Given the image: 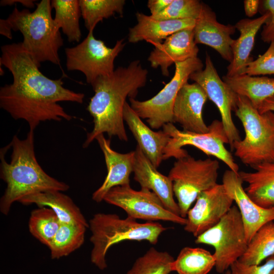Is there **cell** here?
<instances>
[{"mask_svg": "<svg viewBox=\"0 0 274 274\" xmlns=\"http://www.w3.org/2000/svg\"><path fill=\"white\" fill-rule=\"evenodd\" d=\"M0 65L11 73L13 82L0 88V107L15 120L23 119L35 130L41 122L70 121L58 102L82 104L85 95L65 88L61 78L52 79L44 75L22 42L1 47Z\"/></svg>", "mask_w": 274, "mask_h": 274, "instance_id": "1", "label": "cell"}, {"mask_svg": "<svg viewBox=\"0 0 274 274\" xmlns=\"http://www.w3.org/2000/svg\"><path fill=\"white\" fill-rule=\"evenodd\" d=\"M147 75L148 71L136 60L127 66L118 67L110 76L98 78L91 85L94 94L86 109L93 117L94 126L87 133L84 148L104 133L110 138L116 136L121 141H128L123 119L126 99L135 98L139 89L146 85Z\"/></svg>", "mask_w": 274, "mask_h": 274, "instance_id": "2", "label": "cell"}, {"mask_svg": "<svg viewBox=\"0 0 274 274\" xmlns=\"http://www.w3.org/2000/svg\"><path fill=\"white\" fill-rule=\"evenodd\" d=\"M34 130L20 140L15 135L10 142L12 152L10 163L1 150L0 177L6 183L0 200V211L7 215L12 204L33 194L48 191H66L70 186L48 175L38 163L35 151Z\"/></svg>", "mask_w": 274, "mask_h": 274, "instance_id": "3", "label": "cell"}, {"mask_svg": "<svg viewBox=\"0 0 274 274\" xmlns=\"http://www.w3.org/2000/svg\"><path fill=\"white\" fill-rule=\"evenodd\" d=\"M52 9L50 0L37 3L33 12L19 10L15 5L7 19H0L1 35L11 40L12 30L20 31L24 49L39 66L45 61L60 66L58 51L63 40L52 17Z\"/></svg>", "mask_w": 274, "mask_h": 274, "instance_id": "4", "label": "cell"}, {"mask_svg": "<svg viewBox=\"0 0 274 274\" xmlns=\"http://www.w3.org/2000/svg\"><path fill=\"white\" fill-rule=\"evenodd\" d=\"M90 238L93 244L90 260L98 269L107 267L106 256L114 245L125 241H143L155 245L167 228L155 222L139 223L127 216L120 218L115 214L97 213L90 220Z\"/></svg>", "mask_w": 274, "mask_h": 274, "instance_id": "5", "label": "cell"}, {"mask_svg": "<svg viewBox=\"0 0 274 274\" xmlns=\"http://www.w3.org/2000/svg\"><path fill=\"white\" fill-rule=\"evenodd\" d=\"M235 113L245 135L234 143V155L252 168L263 163L274 162V112L260 114L248 98L238 95Z\"/></svg>", "mask_w": 274, "mask_h": 274, "instance_id": "6", "label": "cell"}, {"mask_svg": "<svg viewBox=\"0 0 274 274\" xmlns=\"http://www.w3.org/2000/svg\"><path fill=\"white\" fill-rule=\"evenodd\" d=\"M219 167L217 159H196L189 154L175 162L168 177L173 182L181 217L186 218L192 204L201 192L218 184Z\"/></svg>", "mask_w": 274, "mask_h": 274, "instance_id": "7", "label": "cell"}, {"mask_svg": "<svg viewBox=\"0 0 274 274\" xmlns=\"http://www.w3.org/2000/svg\"><path fill=\"white\" fill-rule=\"evenodd\" d=\"M195 242L212 246L217 272L223 273L246 250L248 242L239 211L232 206L215 226L198 236Z\"/></svg>", "mask_w": 274, "mask_h": 274, "instance_id": "8", "label": "cell"}, {"mask_svg": "<svg viewBox=\"0 0 274 274\" xmlns=\"http://www.w3.org/2000/svg\"><path fill=\"white\" fill-rule=\"evenodd\" d=\"M163 130L167 133L170 139L164 151V160L170 157L177 159L188 155L182 148L192 146L208 155H211L223 162L229 169L238 174L239 166L235 162L231 153L225 147L229 144L221 121L214 120L209 125L210 130L206 133H195L178 129L172 123L163 126Z\"/></svg>", "mask_w": 274, "mask_h": 274, "instance_id": "9", "label": "cell"}, {"mask_svg": "<svg viewBox=\"0 0 274 274\" xmlns=\"http://www.w3.org/2000/svg\"><path fill=\"white\" fill-rule=\"evenodd\" d=\"M175 64L174 77L156 95L145 101L129 98L131 108L141 119H145L153 129L173 123V109L178 92L188 82L190 75L203 66L198 57Z\"/></svg>", "mask_w": 274, "mask_h": 274, "instance_id": "10", "label": "cell"}, {"mask_svg": "<svg viewBox=\"0 0 274 274\" xmlns=\"http://www.w3.org/2000/svg\"><path fill=\"white\" fill-rule=\"evenodd\" d=\"M93 30L77 45L65 48L66 67L68 71H78L91 85L98 78L111 75L114 71V60L125 46L124 39L118 40L113 48L96 39Z\"/></svg>", "mask_w": 274, "mask_h": 274, "instance_id": "11", "label": "cell"}, {"mask_svg": "<svg viewBox=\"0 0 274 274\" xmlns=\"http://www.w3.org/2000/svg\"><path fill=\"white\" fill-rule=\"evenodd\" d=\"M104 200L123 209L127 216L133 219L154 222L161 220L185 225L187 220L167 210L152 191L141 188L137 191L130 185L112 188Z\"/></svg>", "mask_w": 274, "mask_h": 274, "instance_id": "12", "label": "cell"}, {"mask_svg": "<svg viewBox=\"0 0 274 274\" xmlns=\"http://www.w3.org/2000/svg\"><path fill=\"white\" fill-rule=\"evenodd\" d=\"M189 79L201 87L208 99L218 108L224 130L230 149L233 151L234 143L241 140L231 114L237 109L238 95L220 78L208 53H206L204 68L192 73Z\"/></svg>", "mask_w": 274, "mask_h": 274, "instance_id": "13", "label": "cell"}, {"mask_svg": "<svg viewBox=\"0 0 274 274\" xmlns=\"http://www.w3.org/2000/svg\"><path fill=\"white\" fill-rule=\"evenodd\" d=\"M233 202L222 184L201 192L187 213L184 230L197 237L216 225Z\"/></svg>", "mask_w": 274, "mask_h": 274, "instance_id": "14", "label": "cell"}, {"mask_svg": "<svg viewBox=\"0 0 274 274\" xmlns=\"http://www.w3.org/2000/svg\"><path fill=\"white\" fill-rule=\"evenodd\" d=\"M243 183L238 174L230 169L225 171L222 177V184L236 204L248 244L260 228L266 223L274 221V206L264 208L256 204L244 189Z\"/></svg>", "mask_w": 274, "mask_h": 274, "instance_id": "15", "label": "cell"}, {"mask_svg": "<svg viewBox=\"0 0 274 274\" xmlns=\"http://www.w3.org/2000/svg\"><path fill=\"white\" fill-rule=\"evenodd\" d=\"M208 97L204 90L194 82L184 84L178 92L173 109V123H178L184 130L206 133L209 130L203 119V106Z\"/></svg>", "mask_w": 274, "mask_h": 274, "instance_id": "16", "label": "cell"}, {"mask_svg": "<svg viewBox=\"0 0 274 274\" xmlns=\"http://www.w3.org/2000/svg\"><path fill=\"white\" fill-rule=\"evenodd\" d=\"M236 29L235 25L219 23L215 13L202 2L201 12L193 28L196 44H204L213 48L223 59L230 63L232 59L231 46L234 40L231 36Z\"/></svg>", "mask_w": 274, "mask_h": 274, "instance_id": "17", "label": "cell"}, {"mask_svg": "<svg viewBox=\"0 0 274 274\" xmlns=\"http://www.w3.org/2000/svg\"><path fill=\"white\" fill-rule=\"evenodd\" d=\"M148 61L153 68L160 67L162 75H169L168 68L173 63L197 57L199 49L195 43L193 29H185L168 37L154 46Z\"/></svg>", "mask_w": 274, "mask_h": 274, "instance_id": "18", "label": "cell"}, {"mask_svg": "<svg viewBox=\"0 0 274 274\" xmlns=\"http://www.w3.org/2000/svg\"><path fill=\"white\" fill-rule=\"evenodd\" d=\"M95 140L104 155L107 175L101 185L92 195L96 202L104 200L107 193L113 187L130 185V175L133 172L134 151L120 153L112 149L110 139L100 134Z\"/></svg>", "mask_w": 274, "mask_h": 274, "instance_id": "19", "label": "cell"}, {"mask_svg": "<svg viewBox=\"0 0 274 274\" xmlns=\"http://www.w3.org/2000/svg\"><path fill=\"white\" fill-rule=\"evenodd\" d=\"M134 153V179L141 188L147 189L156 194L167 210L180 216L179 207L174 197L171 180L157 170L138 145Z\"/></svg>", "mask_w": 274, "mask_h": 274, "instance_id": "20", "label": "cell"}, {"mask_svg": "<svg viewBox=\"0 0 274 274\" xmlns=\"http://www.w3.org/2000/svg\"><path fill=\"white\" fill-rule=\"evenodd\" d=\"M123 119L139 147L157 168L164 160V151L170 139L169 135L163 130H152L142 121L127 102L124 107Z\"/></svg>", "mask_w": 274, "mask_h": 274, "instance_id": "21", "label": "cell"}, {"mask_svg": "<svg viewBox=\"0 0 274 274\" xmlns=\"http://www.w3.org/2000/svg\"><path fill=\"white\" fill-rule=\"evenodd\" d=\"M269 17V14L266 13L255 19H242L235 24V27L240 35L231 44L232 59L227 67L226 76L233 77L244 74L248 64L253 60L251 53L256 36Z\"/></svg>", "mask_w": 274, "mask_h": 274, "instance_id": "22", "label": "cell"}, {"mask_svg": "<svg viewBox=\"0 0 274 274\" xmlns=\"http://www.w3.org/2000/svg\"><path fill=\"white\" fill-rule=\"evenodd\" d=\"M138 23L129 30L128 40L131 43L146 41L154 46L161 44L172 34L185 29H193L196 20H159L137 12Z\"/></svg>", "mask_w": 274, "mask_h": 274, "instance_id": "23", "label": "cell"}, {"mask_svg": "<svg viewBox=\"0 0 274 274\" xmlns=\"http://www.w3.org/2000/svg\"><path fill=\"white\" fill-rule=\"evenodd\" d=\"M19 202L36 204L39 208L48 207L57 216L61 224H82L89 227L79 207L68 196L59 191H48L28 195Z\"/></svg>", "mask_w": 274, "mask_h": 274, "instance_id": "24", "label": "cell"}, {"mask_svg": "<svg viewBox=\"0 0 274 274\" xmlns=\"http://www.w3.org/2000/svg\"><path fill=\"white\" fill-rule=\"evenodd\" d=\"M255 171H240L238 174L248 184L245 190L256 204L264 208L274 206V162H266L253 168Z\"/></svg>", "mask_w": 274, "mask_h": 274, "instance_id": "25", "label": "cell"}, {"mask_svg": "<svg viewBox=\"0 0 274 274\" xmlns=\"http://www.w3.org/2000/svg\"><path fill=\"white\" fill-rule=\"evenodd\" d=\"M223 80L237 95L248 98L258 109L267 98L274 95V78L242 74L224 76Z\"/></svg>", "mask_w": 274, "mask_h": 274, "instance_id": "26", "label": "cell"}, {"mask_svg": "<svg viewBox=\"0 0 274 274\" xmlns=\"http://www.w3.org/2000/svg\"><path fill=\"white\" fill-rule=\"evenodd\" d=\"M215 264L214 255L208 250L185 247L174 259L172 267L178 274H208Z\"/></svg>", "mask_w": 274, "mask_h": 274, "instance_id": "27", "label": "cell"}, {"mask_svg": "<svg viewBox=\"0 0 274 274\" xmlns=\"http://www.w3.org/2000/svg\"><path fill=\"white\" fill-rule=\"evenodd\" d=\"M55 10L54 22L67 37L70 42H79L81 38L80 18L81 10L79 0H52Z\"/></svg>", "mask_w": 274, "mask_h": 274, "instance_id": "28", "label": "cell"}, {"mask_svg": "<svg viewBox=\"0 0 274 274\" xmlns=\"http://www.w3.org/2000/svg\"><path fill=\"white\" fill-rule=\"evenodd\" d=\"M274 255V222H269L255 233L238 260L246 265H259Z\"/></svg>", "mask_w": 274, "mask_h": 274, "instance_id": "29", "label": "cell"}, {"mask_svg": "<svg viewBox=\"0 0 274 274\" xmlns=\"http://www.w3.org/2000/svg\"><path fill=\"white\" fill-rule=\"evenodd\" d=\"M86 228L82 224H61L48 247L51 258L59 259L79 249L84 244Z\"/></svg>", "mask_w": 274, "mask_h": 274, "instance_id": "30", "label": "cell"}, {"mask_svg": "<svg viewBox=\"0 0 274 274\" xmlns=\"http://www.w3.org/2000/svg\"><path fill=\"white\" fill-rule=\"evenodd\" d=\"M81 16L88 31L93 30L103 19L116 13L122 15L124 0H79Z\"/></svg>", "mask_w": 274, "mask_h": 274, "instance_id": "31", "label": "cell"}, {"mask_svg": "<svg viewBox=\"0 0 274 274\" xmlns=\"http://www.w3.org/2000/svg\"><path fill=\"white\" fill-rule=\"evenodd\" d=\"M60 225L57 216L51 209L41 207L31 211L28 228L33 236L49 247Z\"/></svg>", "mask_w": 274, "mask_h": 274, "instance_id": "32", "label": "cell"}, {"mask_svg": "<svg viewBox=\"0 0 274 274\" xmlns=\"http://www.w3.org/2000/svg\"><path fill=\"white\" fill-rule=\"evenodd\" d=\"M173 257L167 252L150 248L138 258L126 274H169Z\"/></svg>", "mask_w": 274, "mask_h": 274, "instance_id": "33", "label": "cell"}, {"mask_svg": "<svg viewBox=\"0 0 274 274\" xmlns=\"http://www.w3.org/2000/svg\"><path fill=\"white\" fill-rule=\"evenodd\" d=\"M202 2L197 0H173L159 14L152 16L159 20H196L200 13Z\"/></svg>", "mask_w": 274, "mask_h": 274, "instance_id": "34", "label": "cell"}, {"mask_svg": "<svg viewBox=\"0 0 274 274\" xmlns=\"http://www.w3.org/2000/svg\"><path fill=\"white\" fill-rule=\"evenodd\" d=\"M244 74L252 76L274 74V41L263 54L248 64Z\"/></svg>", "mask_w": 274, "mask_h": 274, "instance_id": "35", "label": "cell"}, {"mask_svg": "<svg viewBox=\"0 0 274 274\" xmlns=\"http://www.w3.org/2000/svg\"><path fill=\"white\" fill-rule=\"evenodd\" d=\"M274 269V255L262 265H246L238 260L230 266L231 274H270Z\"/></svg>", "mask_w": 274, "mask_h": 274, "instance_id": "36", "label": "cell"}, {"mask_svg": "<svg viewBox=\"0 0 274 274\" xmlns=\"http://www.w3.org/2000/svg\"><path fill=\"white\" fill-rule=\"evenodd\" d=\"M259 11L261 15L268 13L269 17L263 26L261 40L265 43L274 41V0L260 1Z\"/></svg>", "mask_w": 274, "mask_h": 274, "instance_id": "37", "label": "cell"}, {"mask_svg": "<svg viewBox=\"0 0 274 274\" xmlns=\"http://www.w3.org/2000/svg\"><path fill=\"white\" fill-rule=\"evenodd\" d=\"M173 1V0H149L147 6L150 10L151 15L154 16L162 12Z\"/></svg>", "mask_w": 274, "mask_h": 274, "instance_id": "38", "label": "cell"}, {"mask_svg": "<svg viewBox=\"0 0 274 274\" xmlns=\"http://www.w3.org/2000/svg\"><path fill=\"white\" fill-rule=\"evenodd\" d=\"M244 9L246 16L252 17L259 11L260 1L245 0L244 1Z\"/></svg>", "mask_w": 274, "mask_h": 274, "instance_id": "39", "label": "cell"}, {"mask_svg": "<svg viewBox=\"0 0 274 274\" xmlns=\"http://www.w3.org/2000/svg\"><path fill=\"white\" fill-rule=\"evenodd\" d=\"M35 0H2L0 2L1 6H12L18 3L28 8H33L36 5Z\"/></svg>", "mask_w": 274, "mask_h": 274, "instance_id": "40", "label": "cell"}, {"mask_svg": "<svg viewBox=\"0 0 274 274\" xmlns=\"http://www.w3.org/2000/svg\"><path fill=\"white\" fill-rule=\"evenodd\" d=\"M257 110L260 114L268 111L274 112V95L265 99Z\"/></svg>", "mask_w": 274, "mask_h": 274, "instance_id": "41", "label": "cell"}, {"mask_svg": "<svg viewBox=\"0 0 274 274\" xmlns=\"http://www.w3.org/2000/svg\"><path fill=\"white\" fill-rule=\"evenodd\" d=\"M223 274H231V273L230 270L229 269H228V270H227L226 271H225L223 273Z\"/></svg>", "mask_w": 274, "mask_h": 274, "instance_id": "42", "label": "cell"}, {"mask_svg": "<svg viewBox=\"0 0 274 274\" xmlns=\"http://www.w3.org/2000/svg\"><path fill=\"white\" fill-rule=\"evenodd\" d=\"M270 274H274V269L271 272Z\"/></svg>", "mask_w": 274, "mask_h": 274, "instance_id": "43", "label": "cell"}, {"mask_svg": "<svg viewBox=\"0 0 274 274\" xmlns=\"http://www.w3.org/2000/svg\"><path fill=\"white\" fill-rule=\"evenodd\" d=\"M273 222H274V221H273Z\"/></svg>", "mask_w": 274, "mask_h": 274, "instance_id": "44", "label": "cell"}]
</instances>
